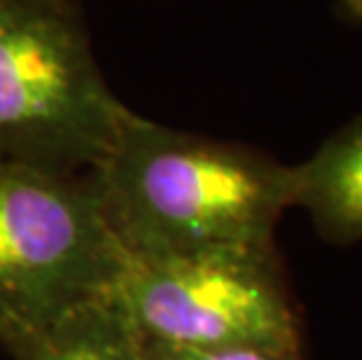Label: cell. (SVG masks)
<instances>
[{"label":"cell","instance_id":"obj_1","mask_svg":"<svg viewBox=\"0 0 362 360\" xmlns=\"http://www.w3.org/2000/svg\"><path fill=\"white\" fill-rule=\"evenodd\" d=\"M89 175L127 257L274 246L276 225L295 206L290 164L138 112Z\"/></svg>","mask_w":362,"mask_h":360},{"label":"cell","instance_id":"obj_2","mask_svg":"<svg viewBox=\"0 0 362 360\" xmlns=\"http://www.w3.org/2000/svg\"><path fill=\"white\" fill-rule=\"evenodd\" d=\"M131 112L103 78L80 0H0V159L89 173Z\"/></svg>","mask_w":362,"mask_h":360},{"label":"cell","instance_id":"obj_3","mask_svg":"<svg viewBox=\"0 0 362 360\" xmlns=\"http://www.w3.org/2000/svg\"><path fill=\"white\" fill-rule=\"evenodd\" d=\"M124 265L89 173L0 159V347L12 358L110 295Z\"/></svg>","mask_w":362,"mask_h":360},{"label":"cell","instance_id":"obj_4","mask_svg":"<svg viewBox=\"0 0 362 360\" xmlns=\"http://www.w3.org/2000/svg\"><path fill=\"white\" fill-rule=\"evenodd\" d=\"M110 295L155 347L302 351L274 246L127 257Z\"/></svg>","mask_w":362,"mask_h":360},{"label":"cell","instance_id":"obj_5","mask_svg":"<svg viewBox=\"0 0 362 360\" xmlns=\"http://www.w3.org/2000/svg\"><path fill=\"white\" fill-rule=\"evenodd\" d=\"M295 173V206L332 243L362 239V112L329 134Z\"/></svg>","mask_w":362,"mask_h":360},{"label":"cell","instance_id":"obj_6","mask_svg":"<svg viewBox=\"0 0 362 360\" xmlns=\"http://www.w3.org/2000/svg\"><path fill=\"white\" fill-rule=\"evenodd\" d=\"M14 360H155V347L105 295L54 320Z\"/></svg>","mask_w":362,"mask_h":360},{"label":"cell","instance_id":"obj_7","mask_svg":"<svg viewBox=\"0 0 362 360\" xmlns=\"http://www.w3.org/2000/svg\"><path fill=\"white\" fill-rule=\"evenodd\" d=\"M155 360H302V351H281V349H259V347H229V349L155 347Z\"/></svg>","mask_w":362,"mask_h":360},{"label":"cell","instance_id":"obj_8","mask_svg":"<svg viewBox=\"0 0 362 360\" xmlns=\"http://www.w3.org/2000/svg\"><path fill=\"white\" fill-rule=\"evenodd\" d=\"M332 10L341 24L362 28V0H332Z\"/></svg>","mask_w":362,"mask_h":360}]
</instances>
